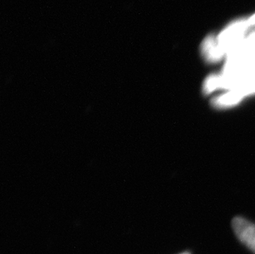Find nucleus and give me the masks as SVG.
Returning a JSON list of instances; mask_svg holds the SVG:
<instances>
[{"label": "nucleus", "mask_w": 255, "mask_h": 254, "mask_svg": "<svg viewBox=\"0 0 255 254\" xmlns=\"http://www.w3.org/2000/svg\"><path fill=\"white\" fill-rule=\"evenodd\" d=\"M248 22L241 20L228 26L216 40L217 47L222 55H229L238 48L243 42L244 35L249 27Z\"/></svg>", "instance_id": "f257e3e1"}, {"label": "nucleus", "mask_w": 255, "mask_h": 254, "mask_svg": "<svg viewBox=\"0 0 255 254\" xmlns=\"http://www.w3.org/2000/svg\"><path fill=\"white\" fill-rule=\"evenodd\" d=\"M234 232L241 242L255 254V225L242 217H236L232 221Z\"/></svg>", "instance_id": "f03ea898"}, {"label": "nucleus", "mask_w": 255, "mask_h": 254, "mask_svg": "<svg viewBox=\"0 0 255 254\" xmlns=\"http://www.w3.org/2000/svg\"><path fill=\"white\" fill-rule=\"evenodd\" d=\"M242 99H243L238 94H236V92L229 90L220 96L215 97L212 99V103L215 108H229L237 105L241 103Z\"/></svg>", "instance_id": "7ed1b4c3"}, {"label": "nucleus", "mask_w": 255, "mask_h": 254, "mask_svg": "<svg viewBox=\"0 0 255 254\" xmlns=\"http://www.w3.org/2000/svg\"><path fill=\"white\" fill-rule=\"evenodd\" d=\"M202 50L205 57L209 61H217L221 60L223 56L217 47L216 39L212 36H209L205 40L202 44Z\"/></svg>", "instance_id": "20e7f679"}, {"label": "nucleus", "mask_w": 255, "mask_h": 254, "mask_svg": "<svg viewBox=\"0 0 255 254\" xmlns=\"http://www.w3.org/2000/svg\"><path fill=\"white\" fill-rule=\"evenodd\" d=\"M247 22H248L249 26H253V25H255V14L253 15L250 19L247 20Z\"/></svg>", "instance_id": "39448f33"}, {"label": "nucleus", "mask_w": 255, "mask_h": 254, "mask_svg": "<svg viewBox=\"0 0 255 254\" xmlns=\"http://www.w3.org/2000/svg\"><path fill=\"white\" fill-rule=\"evenodd\" d=\"M190 254L189 253H183V254Z\"/></svg>", "instance_id": "423d86ee"}]
</instances>
